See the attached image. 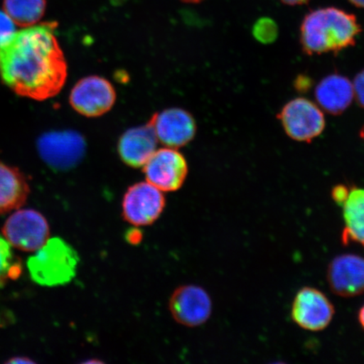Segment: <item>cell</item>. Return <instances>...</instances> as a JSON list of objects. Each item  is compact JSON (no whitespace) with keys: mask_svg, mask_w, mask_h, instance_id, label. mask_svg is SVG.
<instances>
[{"mask_svg":"<svg viewBox=\"0 0 364 364\" xmlns=\"http://www.w3.org/2000/svg\"><path fill=\"white\" fill-rule=\"evenodd\" d=\"M309 1V0H281L282 3L291 6H302V4H306Z\"/></svg>","mask_w":364,"mask_h":364,"instance_id":"obj_24","label":"cell"},{"mask_svg":"<svg viewBox=\"0 0 364 364\" xmlns=\"http://www.w3.org/2000/svg\"><path fill=\"white\" fill-rule=\"evenodd\" d=\"M315 95L322 109L332 115H340L347 110L353 102V85L347 77L331 75L318 84Z\"/></svg>","mask_w":364,"mask_h":364,"instance_id":"obj_15","label":"cell"},{"mask_svg":"<svg viewBox=\"0 0 364 364\" xmlns=\"http://www.w3.org/2000/svg\"><path fill=\"white\" fill-rule=\"evenodd\" d=\"M143 167L147 181L163 193L179 190L188 172L184 156L173 148L156 150Z\"/></svg>","mask_w":364,"mask_h":364,"instance_id":"obj_8","label":"cell"},{"mask_svg":"<svg viewBox=\"0 0 364 364\" xmlns=\"http://www.w3.org/2000/svg\"><path fill=\"white\" fill-rule=\"evenodd\" d=\"M343 208L344 228L341 242H354L364 247V189L348 186L347 195L340 203Z\"/></svg>","mask_w":364,"mask_h":364,"instance_id":"obj_16","label":"cell"},{"mask_svg":"<svg viewBox=\"0 0 364 364\" xmlns=\"http://www.w3.org/2000/svg\"><path fill=\"white\" fill-rule=\"evenodd\" d=\"M335 309L327 296L311 287L300 289L291 308V317L301 328L311 331L325 330L333 318Z\"/></svg>","mask_w":364,"mask_h":364,"instance_id":"obj_9","label":"cell"},{"mask_svg":"<svg viewBox=\"0 0 364 364\" xmlns=\"http://www.w3.org/2000/svg\"><path fill=\"white\" fill-rule=\"evenodd\" d=\"M362 138L364 139V129H363V130L361 131V134H360Z\"/></svg>","mask_w":364,"mask_h":364,"instance_id":"obj_29","label":"cell"},{"mask_svg":"<svg viewBox=\"0 0 364 364\" xmlns=\"http://www.w3.org/2000/svg\"><path fill=\"white\" fill-rule=\"evenodd\" d=\"M169 308L177 323L188 327H197L210 318L213 304L206 290L192 284L181 286L174 291Z\"/></svg>","mask_w":364,"mask_h":364,"instance_id":"obj_11","label":"cell"},{"mask_svg":"<svg viewBox=\"0 0 364 364\" xmlns=\"http://www.w3.org/2000/svg\"><path fill=\"white\" fill-rule=\"evenodd\" d=\"M16 24L4 11H0V45L6 43L16 33Z\"/></svg>","mask_w":364,"mask_h":364,"instance_id":"obj_21","label":"cell"},{"mask_svg":"<svg viewBox=\"0 0 364 364\" xmlns=\"http://www.w3.org/2000/svg\"><path fill=\"white\" fill-rule=\"evenodd\" d=\"M116 101L113 86L106 79L89 76L82 79L73 88L70 102L81 115L97 117L110 111Z\"/></svg>","mask_w":364,"mask_h":364,"instance_id":"obj_10","label":"cell"},{"mask_svg":"<svg viewBox=\"0 0 364 364\" xmlns=\"http://www.w3.org/2000/svg\"><path fill=\"white\" fill-rule=\"evenodd\" d=\"M358 321L359 323H360V325L362 326L363 328L364 329V304L360 309V311H359Z\"/></svg>","mask_w":364,"mask_h":364,"instance_id":"obj_26","label":"cell"},{"mask_svg":"<svg viewBox=\"0 0 364 364\" xmlns=\"http://www.w3.org/2000/svg\"><path fill=\"white\" fill-rule=\"evenodd\" d=\"M4 238L11 247L23 252H36L49 240L47 220L33 209L14 213L2 228Z\"/></svg>","mask_w":364,"mask_h":364,"instance_id":"obj_5","label":"cell"},{"mask_svg":"<svg viewBox=\"0 0 364 364\" xmlns=\"http://www.w3.org/2000/svg\"><path fill=\"white\" fill-rule=\"evenodd\" d=\"M162 191L148 181L139 182L127 189L122 199V217L134 227L154 224L166 208Z\"/></svg>","mask_w":364,"mask_h":364,"instance_id":"obj_6","label":"cell"},{"mask_svg":"<svg viewBox=\"0 0 364 364\" xmlns=\"http://www.w3.org/2000/svg\"><path fill=\"white\" fill-rule=\"evenodd\" d=\"M361 33L356 16L335 7L321 8L304 16L300 43L308 55L338 53L353 46Z\"/></svg>","mask_w":364,"mask_h":364,"instance_id":"obj_2","label":"cell"},{"mask_svg":"<svg viewBox=\"0 0 364 364\" xmlns=\"http://www.w3.org/2000/svg\"><path fill=\"white\" fill-rule=\"evenodd\" d=\"M21 273V263L14 256L11 245L0 236V288L9 280L16 279Z\"/></svg>","mask_w":364,"mask_h":364,"instance_id":"obj_19","label":"cell"},{"mask_svg":"<svg viewBox=\"0 0 364 364\" xmlns=\"http://www.w3.org/2000/svg\"><path fill=\"white\" fill-rule=\"evenodd\" d=\"M327 281L332 292L340 297L360 295L364 292V258L355 254L335 257L327 270Z\"/></svg>","mask_w":364,"mask_h":364,"instance_id":"obj_12","label":"cell"},{"mask_svg":"<svg viewBox=\"0 0 364 364\" xmlns=\"http://www.w3.org/2000/svg\"><path fill=\"white\" fill-rule=\"evenodd\" d=\"M36 146L43 161L59 171L70 170L78 165L86 150L83 136L73 130L48 132L40 136Z\"/></svg>","mask_w":364,"mask_h":364,"instance_id":"obj_4","label":"cell"},{"mask_svg":"<svg viewBox=\"0 0 364 364\" xmlns=\"http://www.w3.org/2000/svg\"><path fill=\"white\" fill-rule=\"evenodd\" d=\"M46 0H4V11L16 26L27 27L36 25L44 16Z\"/></svg>","mask_w":364,"mask_h":364,"instance_id":"obj_18","label":"cell"},{"mask_svg":"<svg viewBox=\"0 0 364 364\" xmlns=\"http://www.w3.org/2000/svg\"><path fill=\"white\" fill-rule=\"evenodd\" d=\"M181 1L188 4H198L200 2H202L203 0H181Z\"/></svg>","mask_w":364,"mask_h":364,"instance_id":"obj_28","label":"cell"},{"mask_svg":"<svg viewBox=\"0 0 364 364\" xmlns=\"http://www.w3.org/2000/svg\"><path fill=\"white\" fill-rule=\"evenodd\" d=\"M277 117L286 134L299 142H311L326 127L324 114L306 98H296L287 103Z\"/></svg>","mask_w":364,"mask_h":364,"instance_id":"obj_7","label":"cell"},{"mask_svg":"<svg viewBox=\"0 0 364 364\" xmlns=\"http://www.w3.org/2000/svg\"><path fill=\"white\" fill-rule=\"evenodd\" d=\"M57 27L55 21L27 26L0 45V76L21 97L44 101L65 85L68 68Z\"/></svg>","mask_w":364,"mask_h":364,"instance_id":"obj_1","label":"cell"},{"mask_svg":"<svg viewBox=\"0 0 364 364\" xmlns=\"http://www.w3.org/2000/svg\"><path fill=\"white\" fill-rule=\"evenodd\" d=\"M354 97L361 107L364 108V70L359 72L353 82Z\"/></svg>","mask_w":364,"mask_h":364,"instance_id":"obj_22","label":"cell"},{"mask_svg":"<svg viewBox=\"0 0 364 364\" xmlns=\"http://www.w3.org/2000/svg\"><path fill=\"white\" fill-rule=\"evenodd\" d=\"M355 6L364 9V0H349Z\"/></svg>","mask_w":364,"mask_h":364,"instance_id":"obj_27","label":"cell"},{"mask_svg":"<svg viewBox=\"0 0 364 364\" xmlns=\"http://www.w3.org/2000/svg\"><path fill=\"white\" fill-rule=\"evenodd\" d=\"M158 139L151 118L144 126L127 130L118 143L122 161L133 168L143 167L156 151Z\"/></svg>","mask_w":364,"mask_h":364,"instance_id":"obj_14","label":"cell"},{"mask_svg":"<svg viewBox=\"0 0 364 364\" xmlns=\"http://www.w3.org/2000/svg\"><path fill=\"white\" fill-rule=\"evenodd\" d=\"M252 33L258 42L270 44L275 42L279 35L277 23L268 17H262L255 23Z\"/></svg>","mask_w":364,"mask_h":364,"instance_id":"obj_20","label":"cell"},{"mask_svg":"<svg viewBox=\"0 0 364 364\" xmlns=\"http://www.w3.org/2000/svg\"><path fill=\"white\" fill-rule=\"evenodd\" d=\"M127 241L131 244L139 243L141 240H142V234L139 230H134L127 234Z\"/></svg>","mask_w":364,"mask_h":364,"instance_id":"obj_23","label":"cell"},{"mask_svg":"<svg viewBox=\"0 0 364 364\" xmlns=\"http://www.w3.org/2000/svg\"><path fill=\"white\" fill-rule=\"evenodd\" d=\"M8 363H33V360L24 357H18L11 358V360L7 361Z\"/></svg>","mask_w":364,"mask_h":364,"instance_id":"obj_25","label":"cell"},{"mask_svg":"<svg viewBox=\"0 0 364 364\" xmlns=\"http://www.w3.org/2000/svg\"><path fill=\"white\" fill-rule=\"evenodd\" d=\"M29 193L25 176L16 168L0 162V215L19 209Z\"/></svg>","mask_w":364,"mask_h":364,"instance_id":"obj_17","label":"cell"},{"mask_svg":"<svg viewBox=\"0 0 364 364\" xmlns=\"http://www.w3.org/2000/svg\"><path fill=\"white\" fill-rule=\"evenodd\" d=\"M27 261L31 279L46 287L70 283L74 279L79 257L74 248L60 238L49 239Z\"/></svg>","mask_w":364,"mask_h":364,"instance_id":"obj_3","label":"cell"},{"mask_svg":"<svg viewBox=\"0 0 364 364\" xmlns=\"http://www.w3.org/2000/svg\"><path fill=\"white\" fill-rule=\"evenodd\" d=\"M159 142L173 149L188 144L194 138L196 124L188 112L179 108L167 109L151 117Z\"/></svg>","mask_w":364,"mask_h":364,"instance_id":"obj_13","label":"cell"}]
</instances>
